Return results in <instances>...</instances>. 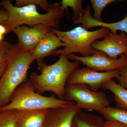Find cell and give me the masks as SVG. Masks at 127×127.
Returning a JSON list of instances; mask_svg holds the SVG:
<instances>
[{
	"label": "cell",
	"mask_w": 127,
	"mask_h": 127,
	"mask_svg": "<svg viewBox=\"0 0 127 127\" xmlns=\"http://www.w3.org/2000/svg\"><path fill=\"white\" fill-rule=\"evenodd\" d=\"M0 127H17L15 110L0 111Z\"/></svg>",
	"instance_id": "obj_19"
},
{
	"label": "cell",
	"mask_w": 127,
	"mask_h": 127,
	"mask_svg": "<svg viewBox=\"0 0 127 127\" xmlns=\"http://www.w3.org/2000/svg\"><path fill=\"white\" fill-rule=\"evenodd\" d=\"M113 28L116 32L118 31H121L127 34V15L123 20L114 22Z\"/></svg>",
	"instance_id": "obj_22"
},
{
	"label": "cell",
	"mask_w": 127,
	"mask_h": 127,
	"mask_svg": "<svg viewBox=\"0 0 127 127\" xmlns=\"http://www.w3.org/2000/svg\"><path fill=\"white\" fill-rule=\"evenodd\" d=\"M8 18V14L4 9H0V24L4 25Z\"/></svg>",
	"instance_id": "obj_25"
},
{
	"label": "cell",
	"mask_w": 127,
	"mask_h": 127,
	"mask_svg": "<svg viewBox=\"0 0 127 127\" xmlns=\"http://www.w3.org/2000/svg\"><path fill=\"white\" fill-rule=\"evenodd\" d=\"M103 39L94 42L92 47L112 59H117L119 56L127 54V34L125 32L114 34L109 31Z\"/></svg>",
	"instance_id": "obj_9"
},
{
	"label": "cell",
	"mask_w": 127,
	"mask_h": 127,
	"mask_svg": "<svg viewBox=\"0 0 127 127\" xmlns=\"http://www.w3.org/2000/svg\"><path fill=\"white\" fill-rule=\"evenodd\" d=\"M81 111L74 102L48 109L43 127H72L75 116Z\"/></svg>",
	"instance_id": "obj_11"
},
{
	"label": "cell",
	"mask_w": 127,
	"mask_h": 127,
	"mask_svg": "<svg viewBox=\"0 0 127 127\" xmlns=\"http://www.w3.org/2000/svg\"><path fill=\"white\" fill-rule=\"evenodd\" d=\"M2 6V3L1 2H0V6Z\"/></svg>",
	"instance_id": "obj_29"
},
{
	"label": "cell",
	"mask_w": 127,
	"mask_h": 127,
	"mask_svg": "<svg viewBox=\"0 0 127 127\" xmlns=\"http://www.w3.org/2000/svg\"><path fill=\"white\" fill-rule=\"evenodd\" d=\"M99 112L106 121H116L127 125V109L109 106L103 108Z\"/></svg>",
	"instance_id": "obj_16"
},
{
	"label": "cell",
	"mask_w": 127,
	"mask_h": 127,
	"mask_svg": "<svg viewBox=\"0 0 127 127\" xmlns=\"http://www.w3.org/2000/svg\"><path fill=\"white\" fill-rule=\"evenodd\" d=\"M65 46L56 34L51 31L32 50V59L34 61L36 60L37 64L39 65L43 63V59L45 57L52 55L58 48L64 47Z\"/></svg>",
	"instance_id": "obj_12"
},
{
	"label": "cell",
	"mask_w": 127,
	"mask_h": 127,
	"mask_svg": "<svg viewBox=\"0 0 127 127\" xmlns=\"http://www.w3.org/2000/svg\"><path fill=\"white\" fill-rule=\"evenodd\" d=\"M67 56L69 59L78 61L87 67L101 72L120 70L127 66V54L113 59L102 52L94 50L93 55L90 56H80L73 54H69Z\"/></svg>",
	"instance_id": "obj_7"
},
{
	"label": "cell",
	"mask_w": 127,
	"mask_h": 127,
	"mask_svg": "<svg viewBox=\"0 0 127 127\" xmlns=\"http://www.w3.org/2000/svg\"><path fill=\"white\" fill-rule=\"evenodd\" d=\"M81 63L77 61H70L67 56L60 55L58 60L51 65L44 63L38 65L37 68L40 73H32L30 80L39 94L52 92L59 99L65 100V89L68 78Z\"/></svg>",
	"instance_id": "obj_1"
},
{
	"label": "cell",
	"mask_w": 127,
	"mask_h": 127,
	"mask_svg": "<svg viewBox=\"0 0 127 127\" xmlns=\"http://www.w3.org/2000/svg\"><path fill=\"white\" fill-rule=\"evenodd\" d=\"M7 34V30L6 28L3 25L0 24V34L4 35Z\"/></svg>",
	"instance_id": "obj_26"
},
{
	"label": "cell",
	"mask_w": 127,
	"mask_h": 127,
	"mask_svg": "<svg viewBox=\"0 0 127 127\" xmlns=\"http://www.w3.org/2000/svg\"><path fill=\"white\" fill-rule=\"evenodd\" d=\"M102 88L111 91L114 94L113 100L116 107L119 109H127V90L119 84L111 79L106 82Z\"/></svg>",
	"instance_id": "obj_14"
},
{
	"label": "cell",
	"mask_w": 127,
	"mask_h": 127,
	"mask_svg": "<svg viewBox=\"0 0 127 127\" xmlns=\"http://www.w3.org/2000/svg\"><path fill=\"white\" fill-rule=\"evenodd\" d=\"M32 52L25 51L18 43L11 45L4 70L0 78V109L10 102L16 89L28 80V72L34 61Z\"/></svg>",
	"instance_id": "obj_2"
},
{
	"label": "cell",
	"mask_w": 127,
	"mask_h": 127,
	"mask_svg": "<svg viewBox=\"0 0 127 127\" xmlns=\"http://www.w3.org/2000/svg\"><path fill=\"white\" fill-rule=\"evenodd\" d=\"M72 102L62 100L55 95L47 97L37 93L30 79L18 87L7 105L0 111L9 110H38L63 106Z\"/></svg>",
	"instance_id": "obj_5"
},
{
	"label": "cell",
	"mask_w": 127,
	"mask_h": 127,
	"mask_svg": "<svg viewBox=\"0 0 127 127\" xmlns=\"http://www.w3.org/2000/svg\"><path fill=\"white\" fill-rule=\"evenodd\" d=\"M104 125L105 127H127V125L116 121H106Z\"/></svg>",
	"instance_id": "obj_24"
},
{
	"label": "cell",
	"mask_w": 127,
	"mask_h": 127,
	"mask_svg": "<svg viewBox=\"0 0 127 127\" xmlns=\"http://www.w3.org/2000/svg\"><path fill=\"white\" fill-rule=\"evenodd\" d=\"M52 28L44 25L39 24L30 27L28 26L18 27L12 32L18 37L21 47L25 51H32L48 33Z\"/></svg>",
	"instance_id": "obj_10"
},
{
	"label": "cell",
	"mask_w": 127,
	"mask_h": 127,
	"mask_svg": "<svg viewBox=\"0 0 127 127\" xmlns=\"http://www.w3.org/2000/svg\"><path fill=\"white\" fill-rule=\"evenodd\" d=\"M11 44L7 41L3 40L0 42V78L4 70L7 53Z\"/></svg>",
	"instance_id": "obj_20"
},
{
	"label": "cell",
	"mask_w": 127,
	"mask_h": 127,
	"mask_svg": "<svg viewBox=\"0 0 127 127\" xmlns=\"http://www.w3.org/2000/svg\"><path fill=\"white\" fill-rule=\"evenodd\" d=\"M73 122L77 127H105L101 116L82 111L75 116Z\"/></svg>",
	"instance_id": "obj_15"
},
{
	"label": "cell",
	"mask_w": 127,
	"mask_h": 127,
	"mask_svg": "<svg viewBox=\"0 0 127 127\" xmlns=\"http://www.w3.org/2000/svg\"><path fill=\"white\" fill-rule=\"evenodd\" d=\"M48 109L15 110L17 127H43Z\"/></svg>",
	"instance_id": "obj_13"
},
{
	"label": "cell",
	"mask_w": 127,
	"mask_h": 127,
	"mask_svg": "<svg viewBox=\"0 0 127 127\" xmlns=\"http://www.w3.org/2000/svg\"><path fill=\"white\" fill-rule=\"evenodd\" d=\"M119 0H91L90 1L94 11L93 18L98 21H102L101 15L107 6L113 2H120Z\"/></svg>",
	"instance_id": "obj_18"
},
{
	"label": "cell",
	"mask_w": 127,
	"mask_h": 127,
	"mask_svg": "<svg viewBox=\"0 0 127 127\" xmlns=\"http://www.w3.org/2000/svg\"><path fill=\"white\" fill-rule=\"evenodd\" d=\"M116 79L119 84L127 90V66L120 70V73Z\"/></svg>",
	"instance_id": "obj_23"
},
{
	"label": "cell",
	"mask_w": 127,
	"mask_h": 127,
	"mask_svg": "<svg viewBox=\"0 0 127 127\" xmlns=\"http://www.w3.org/2000/svg\"><path fill=\"white\" fill-rule=\"evenodd\" d=\"M65 100L75 102L80 109H91L99 112L102 108L110 106L106 93L95 92L86 84H66Z\"/></svg>",
	"instance_id": "obj_6"
},
{
	"label": "cell",
	"mask_w": 127,
	"mask_h": 127,
	"mask_svg": "<svg viewBox=\"0 0 127 127\" xmlns=\"http://www.w3.org/2000/svg\"><path fill=\"white\" fill-rule=\"evenodd\" d=\"M1 3L8 14V19L3 25L7 29V34L24 25L32 27L44 24L58 30L61 27V21L64 14L61 4L58 3L52 4L50 10L45 14L39 13L35 5L16 7L10 0H3Z\"/></svg>",
	"instance_id": "obj_3"
},
{
	"label": "cell",
	"mask_w": 127,
	"mask_h": 127,
	"mask_svg": "<svg viewBox=\"0 0 127 127\" xmlns=\"http://www.w3.org/2000/svg\"><path fill=\"white\" fill-rule=\"evenodd\" d=\"M83 0H62L61 3L62 9L65 11L68 7H71L73 10L72 19L73 22L76 21L84 15L86 10L83 8Z\"/></svg>",
	"instance_id": "obj_17"
},
{
	"label": "cell",
	"mask_w": 127,
	"mask_h": 127,
	"mask_svg": "<svg viewBox=\"0 0 127 127\" xmlns=\"http://www.w3.org/2000/svg\"><path fill=\"white\" fill-rule=\"evenodd\" d=\"M15 6L21 7L28 5L33 4L39 5L41 8L48 12L51 7L52 4L49 3L46 0H16Z\"/></svg>",
	"instance_id": "obj_21"
},
{
	"label": "cell",
	"mask_w": 127,
	"mask_h": 127,
	"mask_svg": "<svg viewBox=\"0 0 127 127\" xmlns=\"http://www.w3.org/2000/svg\"><path fill=\"white\" fill-rule=\"evenodd\" d=\"M72 127H77L76 126V125H75V124H74V122H73V125Z\"/></svg>",
	"instance_id": "obj_28"
},
{
	"label": "cell",
	"mask_w": 127,
	"mask_h": 127,
	"mask_svg": "<svg viewBox=\"0 0 127 127\" xmlns=\"http://www.w3.org/2000/svg\"><path fill=\"white\" fill-rule=\"evenodd\" d=\"M51 31L66 45L63 49L56 50L52 55L67 56L70 54L79 53L83 57L93 55L94 50L92 47V44L95 41L103 39L110 31L104 27L91 31L81 26L67 31H61L54 28H51Z\"/></svg>",
	"instance_id": "obj_4"
},
{
	"label": "cell",
	"mask_w": 127,
	"mask_h": 127,
	"mask_svg": "<svg viewBox=\"0 0 127 127\" xmlns=\"http://www.w3.org/2000/svg\"><path fill=\"white\" fill-rule=\"evenodd\" d=\"M4 35L0 34V42H1L4 40Z\"/></svg>",
	"instance_id": "obj_27"
},
{
	"label": "cell",
	"mask_w": 127,
	"mask_h": 127,
	"mask_svg": "<svg viewBox=\"0 0 127 127\" xmlns=\"http://www.w3.org/2000/svg\"><path fill=\"white\" fill-rule=\"evenodd\" d=\"M120 73V70L101 72L92 69L77 68L73 71L67 81V84H81L89 86L93 91L98 92L106 82L116 78Z\"/></svg>",
	"instance_id": "obj_8"
}]
</instances>
